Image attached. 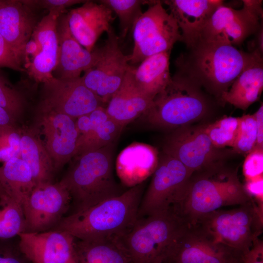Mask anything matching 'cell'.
Here are the masks:
<instances>
[{"instance_id":"obj_34","label":"cell","mask_w":263,"mask_h":263,"mask_svg":"<svg viewBox=\"0 0 263 263\" xmlns=\"http://www.w3.org/2000/svg\"><path fill=\"white\" fill-rule=\"evenodd\" d=\"M257 140L256 122L253 114L240 117L236 137L232 148L237 152L247 154L256 147Z\"/></svg>"},{"instance_id":"obj_16","label":"cell","mask_w":263,"mask_h":263,"mask_svg":"<svg viewBox=\"0 0 263 263\" xmlns=\"http://www.w3.org/2000/svg\"><path fill=\"white\" fill-rule=\"evenodd\" d=\"M41 102L51 110L75 119L100 106L105 107L84 85L81 76L67 79L53 77L43 83Z\"/></svg>"},{"instance_id":"obj_12","label":"cell","mask_w":263,"mask_h":263,"mask_svg":"<svg viewBox=\"0 0 263 263\" xmlns=\"http://www.w3.org/2000/svg\"><path fill=\"white\" fill-rule=\"evenodd\" d=\"M107 34L98 61L81 76L84 85L99 98L105 107L132 67L129 55L124 54L120 48L119 38L113 27Z\"/></svg>"},{"instance_id":"obj_31","label":"cell","mask_w":263,"mask_h":263,"mask_svg":"<svg viewBox=\"0 0 263 263\" xmlns=\"http://www.w3.org/2000/svg\"><path fill=\"white\" fill-rule=\"evenodd\" d=\"M98 1L109 8L118 17L120 38L123 39L142 14V5L146 4L149 5L155 0H101Z\"/></svg>"},{"instance_id":"obj_5","label":"cell","mask_w":263,"mask_h":263,"mask_svg":"<svg viewBox=\"0 0 263 263\" xmlns=\"http://www.w3.org/2000/svg\"><path fill=\"white\" fill-rule=\"evenodd\" d=\"M201 88L188 76L175 72L170 83L142 117L162 128L176 129L189 125L204 116L209 109Z\"/></svg>"},{"instance_id":"obj_1","label":"cell","mask_w":263,"mask_h":263,"mask_svg":"<svg viewBox=\"0 0 263 263\" xmlns=\"http://www.w3.org/2000/svg\"><path fill=\"white\" fill-rule=\"evenodd\" d=\"M186 45V51L175 60V72L212 91L220 100L253 56V52L200 38Z\"/></svg>"},{"instance_id":"obj_46","label":"cell","mask_w":263,"mask_h":263,"mask_svg":"<svg viewBox=\"0 0 263 263\" xmlns=\"http://www.w3.org/2000/svg\"><path fill=\"white\" fill-rule=\"evenodd\" d=\"M10 197L6 192L0 179V200L6 199Z\"/></svg>"},{"instance_id":"obj_20","label":"cell","mask_w":263,"mask_h":263,"mask_svg":"<svg viewBox=\"0 0 263 263\" xmlns=\"http://www.w3.org/2000/svg\"><path fill=\"white\" fill-rule=\"evenodd\" d=\"M66 14L72 34L89 52L94 49L100 36L110 31L115 19L109 8L91 0H86Z\"/></svg>"},{"instance_id":"obj_6","label":"cell","mask_w":263,"mask_h":263,"mask_svg":"<svg viewBox=\"0 0 263 263\" xmlns=\"http://www.w3.org/2000/svg\"><path fill=\"white\" fill-rule=\"evenodd\" d=\"M188 225L173 208L137 218L122 238L132 263H163L174 241Z\"/></svg>"},{"instance_id":"obj_28","label":"cell","mask_w":263,"mask_h":263,"mask_svg":"<svg viewBox=\"0 0 263 263\" xmlns=\"http://www.w3.org/2000/svg\"><path fill=\"white\" fill-rule=\"evenodd\" d=\"M20 158L29 167L36 185L52 183L54 163L35 127L20 129Z\"/></svg>"},{"instance_id":"obj_45","label":"cell","mask_w":263,"mask_h":263,"mask_svg":"<svg viewBox=\"0 0 263 263\" xmlns=\"http://www.w3.org/2000/svg\"><path fill=\"white\" fill-rule=\"evenodd\" d=\"M38 50V46L36 41L31 38L29 41L27 43L24 51V59L28 56H31L33 58L37 54Z\"/></svg>"},{"instance_id":"obj_18","label":"cell","mask_w":263,"mask_h":263,"mask_svg":"<svg viewBox=\"0 0 263 263\" xmlns=\"http://www.w3.org/2000/svg\"><path fill=\"white\" fill-rule=\"evenodd\" d=\"M58 55L53 76L59 79L80 76L94 66L101 55V48L89 52L72 34L66 14L59 16L57 20Z\"/></svg>"},{"instance_id":"obj_44","label":"cell","mask_w":263,"mask_h":263,"mask_svg":"<svg viewBox=\"0 0 263 263\" xmlns=\"http://www.w3.org/2000/svg\"><path fill=\"white\" fill-rule=\"evenodd\" d=\"M0 263H23V262L11 251L0 250Z\"/></svg>"},{"instance_id":"obj_14","label":"cell","mask_w":263,"mask_h":263,"mask_svg":"<svg viewBox=\"0 0 263 263\" xmlns=\"http://www.w3.org/2000/svg\"><path fill=\"white\" fill-rule=\"evenodd\" d=\"M163 150L193 173L219 165L223 154L213 146L204 127L189 125L175 129L165 139Z\"/></svg>"},{"instance_id":"obj_11","label":"cell","mask_w":263,"mask_h":263,"mask_svg":"<svg viewBox=\"0 0 263 263\" xmlns=\"http://www.w3.org/2000/svg\"><path fill=\"white\" fill-rule=\"evenodd\" d=\"M240 10L221 4L212 13L199 38L234 45L257 32L263 10L261 0H243Z\"/></svg>"},{"instance_id":"obj_39","label":"cell","mask_w":263,"mask_h":263,"mask_svg":"<svg viewBox=\"0 0 263 263\" xmlns=\"http://www.w3.org/2000/svg\"><path fill=\"white\" fill-rule=\"evenodd\" d=\"M22 60L11 49L0 35V67H7L19 72H26Z\"/></svg>"},{"instance_id":"obj_32","label":"cell","mask_w":263,"mask_h":263,"mask_svg":"<svg viewBox=\"0 0 263 263\" xmlns=\"http://www.w3.org/2000/svg\"><path fill=\"white\" fill-rule=\"evenodd\" d=\"M24 230L22 206L11 198L0 200V240L19 235Z\"/></svg>"},{"instance_id":"obj_27","label":"cell","mask_w":263,"mask_h":263,"mask_svg":"<svg viewBox=\"0 0 263 263\" xmlns=\"http://www.w3.org/2000/svg\"><path fill=\"white\" fill-rule=\"evenodd\" d=\"M170 53L165 52L150 56L141 62L137 67L132 66L131 69L135 85L152 100L162 93L171 81Z\"/></svg>"},{"instance_id":"obj_8","label":"cell","mask_w":263,"mask_h":263,"mask_svg":"<svg viewBox=\"0 0 263 263\" xmlns=\"http://www.w3.org/2000/svg\"><path fill=\"white\" fill-rule=\"evenodd\" d=\"M149 6L132 29L134 44L129 55L130 64L141 62L156 54L170 52L173 45L181 39L176 20L162 2L155 0Z\"/></svg>"},{"instance_id":"obj_19","label":"cell","mask_w":263,"mask_h":263,"mask_svg":"<svg viewBox=\"0 0 263 263\" xmlns=\"http://www.w3.org/2000/svg\"><path fill=\"white\" fill-rule=\"evenodd\" d=\"M60 14L49 12L39 21L31 36L38 46L37 54L27 63L26 72L37 82L51 79L57 60V20Z\"/></svg>"},{"instance_id":"obj_35","label":"cell","mask_w":263,"mask_h":263,"mask_svg":"<svg viewBox=\"0 0 263 263\" xmlns=\"http://www.w3.org/2000/svg\"><path fill=\"white\" fill-rule=\"evenodd\" d=\"M0 106L8 111L16 120L21 116L25 101L21 93L0 75Z\"/></svg>"},{"instance_id":"obj_21","label":"cell","mask_w":263,"mask_h":263,"mask_svg":"<svg viewBox=\"0 0 263 263\" xmlns=\"http://www.w3.org/2000/svg\"><path fill=\"white\" fill-rule=\"evenodd\" d=\"M32 10L22 0L0 3V35L23 62L25 46L38 22Z\"/></svg>"},{"instance_id":"obj_30","label":"cell","mask_w":263,"mask_h":263,"mask_svg":"<svg viewBox=\"0 0 263 263\" xmlns=\"http://www.w3.org/2000/svg\"><path fill=\"white\" fill-rule=\"evenodd\" d=\"M0 179L9 196L21 206L36 186L29 167L20 158L3 163Z\"/></svg>"},{"instance_id":"obj_38","label":"cell","mask_w":263,"mask_h":263,"mask_svg":"<svg viewBox=\"0 0 263 263\" xmlns=\"http://www.w3.org/2000/svg\"><path fill=\"white\" fill-rule=\"evenodd\" d=\"M82 0H24L22 1L32 9H45L49 12L65 14L67 8L74 5L84 3Z\"/></svg>"},{"instance_id":"obj_40","label":"cell","mask_w":263,"mask_h":263,"mask_svg":"<svg viewBox=\"0 0 263 263\" xmlns=\"http://www.w3.org/2000/svg\"><path fill=\"white\" fill-rule=\"evenodd\" d=\"M242 263H263V244L258 240L243 257Z\"/></svg>"},{"instance_id":"obj_47","label":"cell","mask_w":263,"mask_h":263,"mask_svg":"<svg viewBox=\"0 0 263 263\" xmlns=\"http://www.w3.org/2000/svg\"><path fill=\"white\" fill-rule=\"evenodd\" d=\"M1 1V0H0V3Z\"/></svg>"},{"instance_id":"obj_22","label":"cell","mask_w":263,"mask_h":263,"mask_svg":"<svg viewBox=\"0 0 263 263\" xmlns=\"http://www.w3.org/2000/svg\"><path fill=\"white\" fill-rule=\"evenodd\" d=\"M157 149L144 143L134 142L125 147L115 162L116 174L129 188L143 183L152 175L159 161Z\"/></svg>"},{"instance_id":"obj_43","label":"cell","mask_w":263,"mask_h":263,"mask_svg":"<svg viewBox=\"0 0 263 263\" xmlns=\"http://www.w3.org/2000/svg\"><path fill=\"white\" fill-rule=\"evenodd\" d=\"M17 122L13 116L0 106V127L17 126Z\"/></svg>"},{"instance_id":"obj_17","label":"cell","mask_w":263,"mask_h":263,"mask_svg":"<svg viewBox=\"0 0 263 263\" xmlns=\"http://www.w3.org/2000/svg\"><path fill=\"white\" fill-rule=\"evenodd\" d=\"M19 236V251L32 263H77L75 238L66 232H22Z\"/></svg>"},{"instance_id":"obj_24","label":"cell","mask_w":263,"mask_h":263,"mask_svg":"<svg viewBox=\"0 0 263 263\" xmlns=\"http://www.w3.org/2000/svg\"><path fill=\"white\" fill-rule=\"evenodd\" d=\"M168 6L180 30L181 41L188 44L198 38L208 19L223 4L222 0H168Z\"/></svg>"},{"instance_id":"obj_25","label":"cell","mask_w":263,"mask_h":263,"mask_svg":"<svg viewBox=\"0 0 263 263\" xmlns=\"http://www.w3.org/2000/svg\"><path fill=\"white\" fill-rule=\"evenodd\" d=\"M259 48L220 100L245 110L258 100L263 89V61Z\"/></svg>"},{"instance_id":"obj_29","label":"cell","mask_w":263,"mask_h":263,"mask_svg":"<svg viewBox=\"0 0 263 263\" xmlns=\"http://www.w3.org/2000/svg\"><path fill=\"white\" fill-rule=\"evenodd\" d=\"M77 263H132L122 238L75 239Z\"/></svg>"},{"instance_id":"obj_41","label":"cell","mask_w":263,"mask_h":263,"mask_svg":"<svg viewBox=\"0 0 263 263\" xmlns=\"http://www.w3.org/2000/svg\"><path fill=\"white\" fill-rule=\"evenodd\" d=\"M248 194L252 198V196L259 198L260 201L263 200V177L252 180L246 181L244 186Z\"/></svg>"},{"instance_id":"obj_10","label":"cell","mask_w":263,"mask_h":263,"mask_svg":"<svg viewBox=\"0 0 263 263\" xmlns=\"http://www.w3.org/2000/svg\"><path fill=\"white\" fill-rule=\"evenodd\" d=\"M243 255L218 241L201 225L188 224L163 263H242Z\"/></svg>"},{"instance_id":"obj_3","label":"cell","mask_w":263,"mask_h":263,"mask_svg":"<svg viewBox=\"0 0 263 263\" xmlns=\"http://www.w3.org/2000/svg\"><path fill=\"white\" fill-rule=\"evenodd\" d=\"M252 199L236 171L219 165L194 172L186 194L173 208L188 224L194 225L224 207L240 206Z\"/></svg>"},{"instance_id":"obj_2","label":"cell","mask_w":263,"mask_h":263,"mask_svg":"<svg viewBox=\"0 0 263 263\" xmlns=\"http://www.w3.org/2000/svg\"><path fill=\"white\" fill-rule=\"evenodd\" d=\"M144 183L84 211L64 216L51 230L66 232L82 240L122 238L138 218Z\"/></svg>"},{"instance_id":"obj_36","label":"cell","mask_w":263,"mask_h":263,"mask_svg":"<svg viewBox=\"0 0 263 263\" xmlns=\"http://www.w3.org/2000/svg\"><path fill=\"white\" fill-rule=\"evenodd\" d=\"M20 129L17 126L0 127V162L20 158Z\"/></svg>"},{"instance_id":"obj_7","label":"cell","mask_w":263,"mask_h":263,"mask_svg":"<svg viewBox=\"0 0 263 263\" xmlns=\"http://www.w3.org/2000/svg\"><path fill=\"white\" fill-rule=\"evenodd\" d=\"M261 204L250 201L232 209L218 210L198 223L220 242L243 255L259 239L263 229Z\"/></svg>"},{"instance_id":"obj_9","label":"cell","mask_w":263,"mask_h":263,"mask_svg":"<svg viewBox=\"0 0 263 263\" xmlns=\"http://www.w3.org/2000/svg\"><path fill=\"white\" fill-rule=\"evenodd\" d=\"M193 173L179 160L163 153L142 196L138 218L173 208L186 194Z\"/></svg>"},{"instance_id":"obj_23","label":"cell","mask_w":263,"mask_h":263,"mask_svg":"<svg viewBox=\"0 0 263 263\" xmlns=\"http://www.w3.org/2000/svg\"><path fill=\"white\" fill-rule=\"evenodd\" d=\"M124 127L98 107L85 115L78 124V138L74 158L114 144Z\"/></svg>"},{"instance_id":"obj_42","label":"cell","mask_w":263,"mask_h":263,"mask_svg":"<svg viewBox=\"0 0 263 263\" xmlns=\"http://www.w3.org/2000/svg\"><path fill=\"white\" fill-rule=\"evenodd\" d=\"M256 122L257 140L256 147L263 148V105L253 114ZM255 147V148H256Z\"/></svg>"},{"instance_id":"obj_4","label":"cell","mask_w":263,"mask_h":263,"mask_svg":"<svg viewBox=\"0 0 263 263\" xmlns=\"http://www.w3.org/2000/svg\"><path fill=\"white\" fill-rule=\"evenodd\" d=\"M114 143L76 157L59 182L71 197L74 214L122 194L113 172ZM70 205V206H71Z\"/></svg>"},{"instance_id":"obj_33","label":"cell","mask_w":263,"mask_h":263,"mask_svg":"<svg viewBox=\"0 0 263 263\" xmlns=\"http://www.w3.org/2000/svg\"><path fill=\"white\" fill-rule=\"evenodd\" d=\"M240 117H225L204 127V131L216 149L232 147L236 137Z\"/></svg>"},{"instance_id":"obj_26","label":"cell","mask_w":263,"mask_h":263,"mask_svg":"<svg viewBox=\"0 0 263 263\" xmlns=\"http://www.w3.org/2000/svg\"><path fill=\"white\" fill-rule=\"evenodd\" d=\"M132 66L105 107L109 117L123 127L144 114L153 103V100L143 94L134 84L131 72Z\"/></svg>"},{"instance_id":"obj_37","label":"cell","mask_w":263,"mask_h":263,"mask_svg":"<svg viewBox=\"0 0 263 263\" xmlns=\"http://www.w3.org/2000/svg\"><path fill=\"white\" fill-rule=\"evenodd\" d=\"M243 171L246 181L263 177V148L256 147L247 154Z\"/></svg>"},{"instance_id":"obj_15","label":"cell","mask_w":263,"mask_h":263,"mask_svg":"<svg viewBox=\"0 0 263 263\" xmlns=\"http://www.w3.org/2000/svg\"><path fill=\"white\" fill-rule=\"evenodd\" d=\"M36 119L35 128L44 136L42 140L56 172L75 156L79 136L76 119L56 112L42 102Z\"/></svg>"},{"instance_id":"obj_13","label":"cell","mask_w":263,"mask_h":263,"mask_svg":"<svg viewBox=\"0 0 263 263\" xmlns=\"http://www.w3.org/2000/svg\"><path fill=\"white\" fill-rule=\"evenodd\" d=\"M71 202L68 191L59 182L36 185L22 205L23 232L51 230L68 211Z\"/></svg>"}]
</instances>
